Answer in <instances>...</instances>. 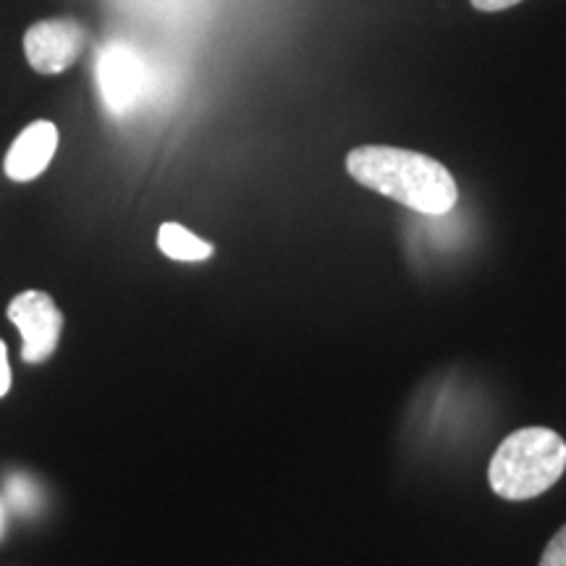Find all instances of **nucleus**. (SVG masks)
<instances>
[{
	"instance_id": "obj_1",
	"label": "nucleus",
	"mask_w": 566,
	"mask_h": 566,
	"mask_svg": "<svg viewBox=\"0 0 566 566\" xmlns=\"http://www.w3.org/2000/svg\"><path fill=\"white\" fill-rule=\"evenodd\" d=\"M346 171L363 187L420 216H446L459 200L454 176L443 163L405 147H354L346 155Z\"/></svg>"
},
{
	"instance_id": "obj_2",
	"label": "nucleus",
	"mask_w": 566,
	"mask_h": 566,
	"mask_svg": "<svg viewBox=\"0 0 566 566\" xmlns=\"http://www.w3.org/2000/svg\"><path fill=\"white\" fill-rule=\"evenodd\" d=\"M566 470V441L556 430L522 428L501 441L488 464V483L506 501H527L543 495L562 480Z\"/></svg>"
},
{
	"instance_id": "obj_3",
	"label": "nucleus",
	"mask_w": 566,
	"mask_h": 566,
	"mask_svg": "<svg viewBox=\"0 0 566 566\" xmlns=\"http://www.w3.org/2000/svg\"><path fill=\"white\" fill-rule=\"evenodd\" d=\"M97 84L113 116H126L147 92L145 61L126 42H111L97 55Z\"/></svg>"
},
{
	"instance_id": "obj_4",
	"label": "nucleus",
	"mask_w": 566,
	"mask_h": 566,
	"mask_svg": "<svg viewBox=\"0 0 566 566\" xmlns=\"http://www.w3.org/2000/svg\"><path fill=\"white\" fill-rule=\"evenodd\" d=\"M9 321L17 325L24 349L21 357L24 363L38 365L51 359L59 349L61 331H63V313L55 307L53 296L45 292H24L9 304Z\"/></svg>"
},
{
	"instance_id": "obj_5",
	"label": "nucleus",
	"mask_w": 566,
	"mask_h": 566,
	"mask_svg": "<svg viewBox=\"0 0 566 566\" xmlns=\"http://www.w3.org/2000/svg\"><path fill=\"white\" fill-rule=\"evenodd\" d=\"M87 45V32L76 19H45L24 34V53L38 74L71 69Z\"/></svg>"
},
{
	"instance_id": "obj_6",
	"label": "nucleus",
	"mask_w": 566,
	"mask_h": 566,
	"mask_svg": "<svg viewBox=\"0 0 566 566\" xmlns=\"http://www.w3.org/2000/svg\"><path fill=\"white\" fill-rule=\"evenodd\" d=\"M59 150V129L51 122H34L13 139L9 155H6V176L11 181H32L51 166L53 155Z\"/></svg>"
},
{
	"instance_id": "obj_7",
	"label": "nucleus",
	"mask_w": 566,
	"mask_h": 566,
	"mask_svg": "<svg viewBox=\"0 0 566 566\" xmlns=\"http://www.w3.org/2000/svg\"><path fill=\"white\" fill-rule=\"evenodd\" d=\"M158 247L166 258L181 260V263H202L212 254V244L202 242L192 231L179 223H163L158 231Z\"/></svg>"
},
{
	"instance_id": "obj_8",
	"label": "nucleus",
	"mask_w": 566,
	"mask_h": 566,
	"mask_svg": "<svg viewBox=\"0 0 566 566\" xmlns=\"http://www.w3.org/2000/svg\"><path fill=\"white\" fill-rule=\"evenodd\" d=\"M541 566H566V525L551 537L546 551H543Z\"/></svg>"
},
{
	"instance_id": "obj_9",
	"label": "nucleus",
	"mask_w": 566,
	"mask_h": 566,
	"mask_svg": "<svg viewBox=\"0 0 566 566\" xmlns=\"http://www.w3.org/2000/svg\"><path fill=\"white\" fill-rule=\"evenodd\" d=\"M11 391V365H9V352L6 344L0 342V399Z\"/></svg>"
},
{
	"instance_id": "obj_10",
	"label": "nucleus",
	"mask_w": 566,
	"mask_h": 566,
	"mask_svg": "<svg viewBox=\"0 0 566 566\" xmlns=\"http://www.w3.org/2000/svg\"><path fill=\"white\" fill-rule=\"evenodd\" d=\"M470 3L475 6L478 11H488V13H493V11H504V9H512V6L522 3V0H470Z\"/></svg>"
},
{
	"instance_id": "obj_11",
	"label": "nucleus",
	"mask_w": 566,
	"mask_h": 566,
	"mask_svg": "<svg viewBox=\"0 0 566 566\" xmlns=\"http://www.w3.org/2000/svg\"><path fill=\"white\" fill-rule=\"evenodd\" d=\"M0 537H3V504H0Z\"/></svg>"
}]
</instances>
